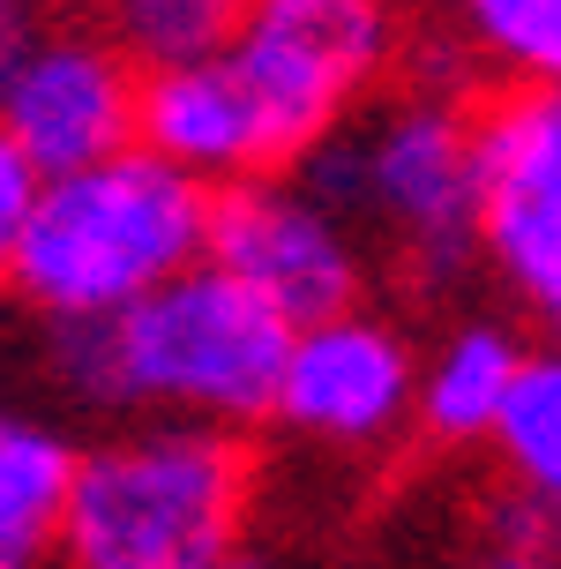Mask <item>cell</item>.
I'll list each match as a JSON object with an SVG mask.
<instances>
[{"label": "cell", "mask_w": 561, "mask_h": 569, "mask_svg": "<svg viewBox=\"0 0 561 569\" xmlns=\"http://www.w3.org/2000/svg\"><path fill=\"white\" fill-rule=\"evenodd\" d=\"M292 322L262 308L248 284L202 262L142 308L53 330V375L76 405L98 412H172L188 427H248L278 420Z\"/></svg>", "instance_id": "obj_1"}, {"label": "cell", "mask_w": 561, "mask_h": 569, "mask_svg": "<svg viewBox=\"0 0 561 569\" xmlns=\"http://www.w3.org/2000/svg\"><path fill=\"white\" fill-rule=\"evenodd\" d=\"M210 210L218 196L196 172H180L142 142L106 166L60 172L38 188L16 256V292L53 330L112 322L210 262Z\"/></svg>", "instance_id": "obj_2"}, {"label": "cell", "mask_w": 561, "mask_h": 569, "mask_svg": "<svg viewBox=\"0 0 561 569\" xmlns=\"http://www.w3.org/2000/svg\"><path fill=\"white\" fill-rule=\"evenodd\" d=\"M254 457L232 427L150 420L76 465L60 569H224L240 555Z\"/></svg>", "instance_id": "obj_3"}, {"label": "cell", "mask_w": 561, "mask_h": 569, "mask_svg": "<svg viewBox=\"0 0 561 569\" xmlns=\"http://www.w3.org/2000/svg\"><path fill=\"white\" fill-rule=\"evenodd\" d=\"M292 180L344 226H374L404 278L449 292L479 262V113L449 90H404L360 128L308 150Z\"/></svg>", "instance_id": "obj_4"}, {"label": "cell", "mask_w": 561, "mask_h": 569, "mask_svg": "<svg viewBox=\"0 0 561 569\" xmlns=\"http://www.w3.org/2000/svg\"><path fill=\"white\" fill-rule=\"evenodd\" d=\"M397 46V0H254L232 53L218 60L278 172L352 128V113L390 76Z\"/></svg>", "instance_id": "obj_5"}, {"label": "cell", "mask_w": 561, "mask_h": 569, "mask_svg": "<svg viewBox=\"0 0 561 569\" xmlns=\"http://www.w3.org/2000/svg\"><path fill=\"white\" fill-rule=\"evenodd\" d=\"M479 262L561 345V83H517L479 113Z\"/></svg>", "instance_id": "obj_6"}, {"label": "cell", "mask_w": 561, "mask_h": 569, "mask_svg": "<svg viewBox=\"0 0 561 569\" xmlns=\"http://www.w3.org/2000/svg\"><path fill=\"white\" fill-rule=\"evenodd\" d=\"M210 262L232 270L292 330H314V322L352 315L360 308V284H367L360 232L344 226L330 202H314L300 180H278V172L240 180V188H218Z\"/></svg>", "instance_id": "obj_7"}, {"label": "cell", "mask_w": 561, "mask_h": 569, "mask_svg": "<svg viewBox=\"0 0 561 569\" xmlns=\"http://www.w3.org/2000/svg\"><path fill=\"white\" fill-rule=\"evenodd\" d=\"M0 128L16 136V150L46 180L106 166L120 150H136V136H142L136 60L120 53L106 30L53 23L46 46L23 60V76L0 90Z\"/></svg>", "instance_id": "obj_8"}, {"label": "cell", "mask_w": 561, "mask_h": 569, "mask_svg": "<svg viewBox=\"0 0 561 569\" xmlns=\"http://www.w3.org/2000/svg\"><path fill=\"white\" fill-rule=\"evenodd\" d=\"M420 352L382 315H337L292 338L278 390V427L322 450H374L404 420H420Z\"/></svg>", "instance_id": "obj_9"}, {"label": "cell", "mask_w": 561, "mask_h": 569, "mask_svg": "<svg viewBox=\"0 0 561 569\" xmlns=\"http://www.w3.org/2000/svg\"><path fill=\"white\" fill-rule=\"evenodd\" d=\"M142 150L172 158L180 172H196L202 188H240L270 172V150L254 136L240 90L224 76V60L202 68H166V76H142Z\"/></svg>", "instance_id": "obj_10"}, {"label": "cell", "mask_w": 561, "mask_h": 569, "mask_svg": "<svg viewBox=\"0 0 561 569\" xmlns=\"http://www.w3.org/2000/svg\"><path fill=\"white\" fill-rule=\"evenodd\" d=\"M76 465H83V450H68V435L53 420L0 398V569L60 562Z\"/></svg>", "instance_id": "obj_11"}, {"label": "cell", "mask_w": 561, "mask_h": 569, "mask_svg": "<svg viewBox=\"0 0 561 569\" xmlns=\"http://www.w3.org/2000/svg\"><path fill=\"white\" fill-rule=\"evenodd\" d=\"M524 368H532V352L517 345L509 322H494V315L449 322L420 368V427L434 442H494Z\"/></svg>", "instance_id": "obj_12"}, {"label": "cell", "mask_w": 561, "mask_h": 569, "mask_svg": "<svg viewBox=\"0 0 561 569\" xmlns=\"http://www.w3.org/2000/svg\"><path fill=\"white\" fill-rule=\"evenodd\" d=\"M98 8H106L112 46L142 76H166V68H202V60L232 53L254 0H98Z\"/></svg>", "instance_id": "obj_13"}, {"label": "cell", "mask_w": 561, "mask_h": 569, "mask_svg": "<svg viewBox=\"0 0 561 569\" xmlns=\"http://www.w3.org/2000/svg\"><path fill=\"white\" fill-rule=\"evenodd\" d=\"M494 450L509 465V487L532 495L539 510L561 525V345L532 352V368H524V382H517V398L502 412Z\"/></svg>", "instance_id": "obj_14"}, {"label": "cell", "mask_w": 561, "mask_h": 569, "mask_svg": "<svg viewBox=\"0 0 561 569\" xmlns=\"http://www.w3.org/2000/svg\"><path fill=\"white\" fill-rule=\"evenodd\" d=\"M487 60L524 83H561V0H449Z\"/></svg>", "instance_id": "obj_15"}, {"label": "cell", "mask_w": 561, "mask_h": 569, "mask_svg": "<svg viewBox=\"0 0 561 569\" xmlns=\"http://www.w3.org/2000/svg\"><path fill=\"white\" fill-rule=\"evenodd\" d=\"M38 188L46 172L30 166L16 136L0 128V284H16V256H23V232H30V210H38Z\"/></svg>", "instance_id": "obj_16"}, {"label": "cell", "mask_w": 561, "mask_h": 569, "mask_svg": "<svg viewBox=\"0 0 561 569\" xmlns=\"http://www.w3.org/2000/svg\"><path fill=\"white\" fill-rule=\"evenodd\" d=\"M46 30H53L46 0H0V90L23 76V60L46 46Z\"/></svg>", "instance_id": "obj_17"}, {"label": "cell", "mask_w": 561, "mask_h": 569, "mask_svg": "<svg viewBox=\"0 0 561 569\" xmlns=\"http://www.w3.org/2000/svg\"><path fill=\"white\" fill-rule=\"evenodd\" d=\"M472 569H561V562L547 555V540H494Z\"/></svg>", "instance_id": "obj_18"}, {"label": "cell", "mask_w": 561, "mask_h": 569, "mask_svg": "<svg viewBox=\"0 0 561 569\" xmlns=\"http://www.w3.org/2000/svg\"><path fill=\"white\" fill-rule=\"evenodd\" d=\"M224 569H284V562H278V555H262V547H240Z\"/></svg>", "instance_id": "obj_19"}]
</instances>
